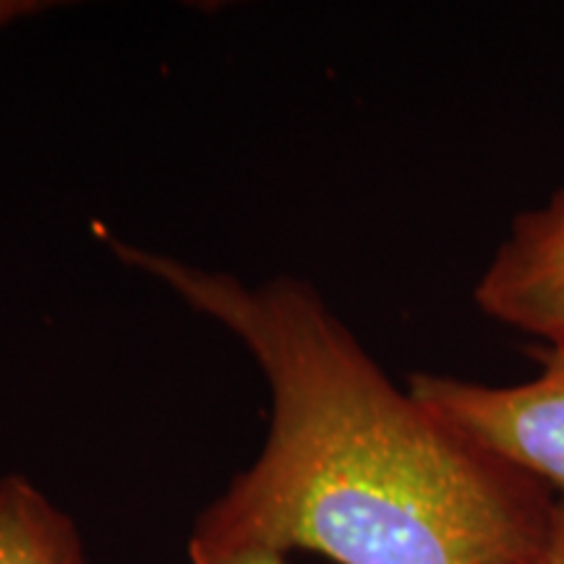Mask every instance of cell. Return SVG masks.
Returning <instances> with one entry per match:
<instances>
[{
	"label": "cell",
	"mask_w": 564,
	"mask_h": 564,
	"mask_svg": "<svg viewBox=\"0 0 564 564\" xmlns=\"http://www.w3.org/2000/svg\"><path fill=\"white\" fill-rule=\"evenodd\" d=\"M474 299L489 319L564 348V192L514 217Z\"/></svg>",
	"instance_id": "3"
},
{
	"label": "cell",
	"mask_w": 564,
	"mask_h": 564,
	"mask_svg": "<svg viewBox=\"0 0 564 564\" xmlns=\"http://www.w3.org/2000/svg\"><path fill=\"white\" fill-rule=\"evenodd\" d=\"M243 345L272 392L262 453L196 518L188 549L337 564H546L556 497L390 382L308 282H243L110 241Z\"/></svg>",
	"instance_id": "1"
},
{
	"label": "cell",
	"mask_w": 564,
	"mask_h": 564,
	"mask_svg": "<svg viewBox=\"0 0 564 564\" xmlns=\"http://www.w3.org/2000/svg\"><path fill=\"white\" fill-rule=\"evenodd\" d=\"M0 564H89L76 523L30 478H0Z\"/></svg>",
	"instance_id": "4"
},
{
	"label": "cell",
	"mask_w": 564,
	"mask_h": 564,
	"mask_svg": "<svg viewBox=\"0 0 564 564\" xmlns=\"http://www.w3.org/2000/svg\"><path fill=\"white\" fill-rule=\"evenodd\" d=\"M546 564H564V499H556L554 525H552V544H549Z\"/></svg>",
	"instance_id": "7"
},
{
	"label": "cell",
	"mask_w": 564,
	"mask_h": 564,
	"mask_svg": "<svg viewBox=\"0 0 564 564\" xmlns=\"http://www.w3.org/2000/svg\"><path fill=\"white\" fill-rule=\"evenodd\" d=\"M51 9V3H40V0H0V30L17 24L21 19H30L34 13Z\"/></svg>",
	"instance_id": "6"
},
{
	"label": "cell",
	"mask_w": 564,
	"mask_h": 564,
	"mask_svg": "<svg viewBox=\"0 0 564 564\" xmlns=\"http://www.w3.org/2000/svg\"><path fill=\"white\" fill-rule=\"evenodd\" d=\"M535 358L544 369L520 384L413 373L408 390L468 440L560 489L564 499V348H541Z\"/></svg>",
	"instance_id": "2"
},
{
	"label": "cell",
	"mask_w": 564,
	"mask_h": 564,
	"mask_svg": "<svg viewBox=\"0 0 564 564\" xmlns=\"http://www.w3.org/2000/svg\"><path fill=\"white\" fill-rule=\"evenodd\" d=\"M188 564H288V554L267 546H230L212 552L188 549Z\"/></svg>",
	"instance_id": "5"
}]
</instances>
